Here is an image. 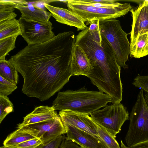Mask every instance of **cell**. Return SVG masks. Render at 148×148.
<instances>
[{
  "label": "cell",
  "instance_id": "cell-1",
  "mask_svg": "<svg viewBox=\"0 0 148 148\" xmlns=\"http://www.w3.org/2000/svg\"><path fill=\"white\" fill-rule=\"evenodd\" d=\"M75 38L73 31L60 33L45 42L28 45L11 57L8 60L24 79L23 93L44 101L69 81Z\"/></svg>",
  "mask_w": 148,
  "mask_h": 148
},
{
  "label": "cell",
  "instance_id": "cell-14",
  "mask_svg": "<svg viewBox=\"0 0 148 148\" xmlns=\"http://www.w3.org/2000/svg\"><path fill=\"white\" fill-rule=\"evenodd\" d=\"M92 69L87 54L82 48L75 43L71 60V72L72 76H87Z\"/></svg>",
  "mask_w": 148,
  "mask_h": 148
},
{
  "label": "cell",
  "instance_id": "cell-3",
  "mask_svg": "<svg viewBox=\"0 0 148 148\" xmlns=\"http://www.w3.org/2000/svg\"><path fill=\"white\" fill-rule=\"evenodd\" d=\"M113 103L112 97L100 91L88 90L84 87L76 90L59 92L52 104L55 110H69L88 115Z\"/></svg>",
  "mask_w": 148,
  "mask_h": 148
},
{
  "label": "cell",
  "instance_id": "cell-15",
  "mask_svg": "<svg viewBox=\"0 0 148 148\" xmlns=\"http://www.w3.org/2000/svg\"><path fill=\"white\" fill-rule=\"evenodd\" d=\"M59 115L52 106H38L23 118L22 123L17 125V128L51 120Z\"/></svg>",
  "mask_w": 148,
  "mask_h": 148
},
{
  "label": "cell",
  "instance_id": "cell-2",
  "mask_svg": "<svg viewBox=\"0 0 148 148\" xmlns=\"http://www.w3.org/2000/svg\"><path fill=\"white\" fill-rule=\"evenodd\" d=\"M99 25L94 29L88 27L81 31L76 36L75 43L86 53L92 66L88 78L97 84L106 85L119 78L121 67L110 44L101 33Z\"/></svg>",
  "mask_w": 148,
  "mask_h": 148
},
{
  "label": "cell",
  "instance_id": "cell-20",
  "mask_svg": "<svg viewBox=\"0 0 148 148\" xmlns=\"http://www.w3.org/2000/svg\"><path fill=\"white\" fill-rule=\"evenodd\" d=\"M18 72L8 60H0V76L16 85L18 79Z\"/></svg>",
  "mask_w": 148,
  "mask_h": 148
},
{
  "label": "cell",
  "instance_id": "cell-9",
  "mask_svg": "<svg viewBox=\"0 0 148 148\" xmlns=\"http://www.w3.org/2000/svg\"><path fill=\"white\" fill-rule=\"evenodd\" d=\"M59 115L64 125L73 126L99 138L97 124L89 115L67 110L60 111Z\"/></svg>",
  "mask_w": 148,
  "mask_h": 148
},
{
  "label": "cell",
  "instance_id": "cell-22",
  "mask_svg": "<svg viewBox=\"0 0 148 148\" xmlns=\"http://www.w3.org/2000/svg\"><path fill=\"white\" fill-rule=\"evenodd\" d=\"M97 126L99 138L102 141L106 148H121L115 138L97 124Z\"/></svg>",
  "mask_w": 148,
  "mask_h": 148
},
{
  "label": "cell",
  "instance_id": "cell-33",
  "mask_svg": "<svg viewBox=\"0 0 148 148\" xmlns=\"http://www.w3.org/2000/svg\"><path fill=\"white\" fill-rule=\"evenodd\" d=\"M0 148H20L16 146L7 147L4 145L1 146Z\"/></svg>",
  "mask_w": 148,
  "mask_h": 148
},
{
  "label": "cell",
  "instance_id": "cell-28",
  "mask_svg": "<svg viewBox=\"0 0 148 148\" xmlns=\"http://www.w3.org/2000/svg\"><path fill=\"white\" fill-rule=\"evenodd\" d=\"M64 135L60 136L45 145H41L38 148H58L66 137Z\"/></svg>",
  "mask_w": 148,
  "mask_h": 148
},
{
  "label": "cell",
  "instance_id": "cell-10",
  "mask_svg": "<svg viewBox=\"0 0 148 148\" xmlns=\"http://www.w3.org/2000/svg\"><path fill=\"white\" fill-rule=\"evenodd\" d=\"M132 17L130 46L140 35L148 32V0H145L130 10Z\"/></svg>",
  "mask_w": 148,
  "mask_h": 148
},
{
  "label": "cell",
  "instance_id": "cell-26",
  "mask_svg": "<svg viewBox=\"0 0 148 148\" xmlns=\"http://www.w3.org/2000/svg\"><path fill=\"white\" fill-rule=\"evenodd\" d=\"M17 88L16 85L0 76V95L7 96Z\"/></svg>",
  "mask_w": 148,
  "mask_h": 148
},
{
  "label": "cell",
  "instance_id": "cell-12",
  "mask_svg": "<svg viewBox=\"0 0 148 148\" xmlns=\"http://www.w3.org/2000/svg\"><path fill=\"white\" fill-rule=\"evenodd\" d=\"M64 126L66 134L65 138L74 142L82 148H106L98 137L72 126Z\"/></svg>",
  "mask_w": 148,
  "mask_h": 148
},
{
  "label": "cell",
  "instance_id": "cell-13",
  "mask_svg": "<svg viewBox=\"0 0 148 148\" xmlns=\"http://www.w3.org/2000/svg\"><path fill=\"white\" fill-rule=\"evenodd\" d=\"M44 5L57 21L75 27L78 31H82L88 27L81 17L69 9L54 6L46 3H45Z\"/></svg>",
  "mask_w": 148,
  "mask_h": 148
},
{
  "label": "cell",
  "instance_id": "cell-11",
  "mask_svg": "<svg viewBox=\"0 0 148 148\" xmlns=\"http://www.w3.org/2000/svg\"><path fill=\"white\" fill-rule=\"evenodd\" d=\"M28 126L38 131L37 137L41 139L43 145L66 134L59 115L53 119Z\"/></svg>",
  "mask_w": 148,
  "mask_h": 148
},
{
  "label": "cell",
  "instance_id": "cell-7",
  "mask_svg": "<svg viewBox=\"0 0 148 148\" xmlns=\"http://www.w3.org/2000/svg\"><path fill=\"white\" fill-rule=\"evenodd\" d=\"M90 115L96 124L115 138L124 122L129 118L127 108L121 103L107 105Z\"/></svg>",
  "mask_w": 148,
  "mask_h": 148
},
{
  "label": "cell",
  "instance_id": "cell-31",
  "mask_svg": "<svg viewBox=\"0 0 148 148\" xmlns=\"http://www.w3.org/2000/svg\"><path fill=\"white\" fill-rule=\"evenodd\" d=\"M121 148H148V140L130 146H126L122 140L121 141Z\"/></svg>",
  "mask_w": 148,
  "mask_h": 148
},
{
  "label": "cell",
  "instance_id": "cell-4",
  "mask_svg": "<svg viewBox=\"0 0 148 148\" xmlns=\"http://www.w3.org/2000/svg\"><path fill=\"white\" fill-rule=\"evenodd\" d=\"M66 5L68 9L79 15L86 22V25L94 20L101 21L123 16L132 8L130 3L116 2L103 3L86 0H69Z\"/></svg>",
  "mask_w": 148,
  "mask_h": 148
},
{
  "label": "cell",
  "instance_id": "cell-25",
  "mask_svg": "<svg viewBox=\"0 0 148 148\" xmlns=\"http://www.w3.org/2000/svg\"><path fill=\"white\" fill-rule=\"evenodd\" d=\"M27 1L22 0H0V12L13 11L18 5H26Z\"/></svg>",
  "mask_w": 148,
  "mask_h": 148
},
{
  "label": "cell",
  "instance_id": "cell-16",
  "mask_svg": "<svg viewBox=\"0 0 148 148\" xmlns=\"http://www.w3.org/2000/svg\"><path fill=\"white\" fill-rule=\"evenodd\" d=\"M38 131L28 125L23 126L8 135L3 142V145L15 146L25 141L38 138Z\"/></svg>",
  "mask_w": 148,
  "mask_h": 148
},
{
  "label": "cell",
  "instance_id": "cell-27",
  "mask_svg": "<svg viewBox=\"0 0 148 148\" xmlns=\"http://www.w3.org/2000/svg\"><path fill=\"white\" fill-rule=\"evenodd\" d=\"M42 145L43 143L41 139L36 138L22 143L16 146L20 148H38Z\"/></svg>",
  "mask_w": 148,
  "mask_h": 148
},
{
  "label": "cell",
  "instance_id": "cell-19",
  "mask_svg": "<svg viewBox=\"0 0 148 148\" xmlns=\"http://www.w3.org/2000/svg\"><path fill=\"white\" fill-rule=\"evenodd\" d=\"M19 23L15 18L0 22V40L16 35H21Z\"/></svg>",
  "mask_w": 148,
  "mask_h": 148
},
{
  "label": "cell",
  "instance_id": "cell-30",
  "mask_svg": "<svg viewBox=\"0 0 148 148\" xmlns=\"http://www.w3.org/2000/svg\"><path fill=\"white\" fill-rule=\"evenodd\" d=\"M58 148H82L74 142L71 140H67L65 138L62 140Z\"/></svg>",
  "mask_w": 148,
  "mask_h": 148
},
{
  "label": "cell",
  "instance_id": "cell-6",
  "mask_svg": "<svg viewBox=\"0 0 148 148\" xmlns=\"http://www.w3.org/2000/svg\"><path fill=\"white\" fill-rule=\"evenodd\" d=\"M130 123L125 138L127 146L148 140V107L141 89L130 114Z\"/></svg>",
  "mask_w": 148,
  "mask_h": 148
},
{
  "label": "cell",
  "instance_id": "cell-24",
  "mask_svg": "<svg viewBox=\"0 0 148 148\" xmlns=\"http://www.w3.org/2000/svg\"><path fill=\"white\" fill-rule=\"evenodd\" d=\"M132 84L145 91L144 98L148 107V75L142 76L138 74L134 79Z\"/></svg>",
  "mask_w": 148,
  "mask_h": 148
},
{
  "label": "cell",
  "instance_id": "cell-29",
  "mask_svg": "<svg viewBox=\"0 0 148 148\" xmlns=\"http://www.w3.org/2000/svg\"><path fill=\"white\" fill-rule=\"evenodd\" d=\"M17 15L13 11L0 12V22L14 19Z\"/></svg>",
  "mask_w": 148,
  "mask_h": 148
},
{
  "label": "cell",
  "instance_id": "cell-21",
  "mask_svg": "<svg viewBox=\"0 0 148 148\" xmlns=\"http://www.w3.org/2000/svg\"><path fill=\"white\" fill-rule=\"evenodd\" d=\"M16 35L0 40V60L5 59L6 56L15 48Z\"/></svg>",
  "mask_w": 148,
  "mask_h": 148
},
{
  "label": "cell",
  "instance_id": "cell-17",
  "mask_svg": "<svg viewBox=\"0 0 148 148\" xmlns=\"http://www.w3.org/2000/svg\"><path fill=\"white\" fill-rule=\"evenodd\" d=\"M21 14L23 18L43 23H47L51 15L50 12L34 6L31 1L27 2L26 5H18L15 7Z\"/></svg>",
  "mask_w": 148,
  "mask_h": 148
},
{
  "label": "cell",
  "instance_id": "cell-23",
  "mask_svg": "<svg viewBox=\"0 0 148 148\" xmlns=\"http://www.w3.org/2000/svg\"><path fill=\"white\" fill-rule=\"evenodd\" d=\"M13 111V105L8 97L0 95V123L7 115Z\"/></svg>",
  "mask_w": 148,
  "mask_h": 148
},
{
  "label": "cell",
  "instance_id": "cell-32",
  "mask_svg": "<svg viewBox=\"0 0 148 148\" xmlns=\"http://www.w3.org/2000/svg\"><path fill=\"white\" fill-rule=\"evenodd\" d=\"M88 1L103 3H112L117 2L114 0H86Z\"/></svg>",
  "mask_w": 148,
  "mask_h": 148
},
{
  "label": "cell",
  "instance_id": "cell-5",
  "mask_svg": "<svg viewBox=\"0 0 148 148\" xmlns=\"http://www.w3.org/2000/svg\"><path fill=\"white\" fill-rule=\"evenodd\" d=\"M101 33L110 44L115 54L117 62L120 67L128 69L126 64L130 54V43L127 34L122 29L120 21L112 18L99 21Z\"/></svg>",
  "mask_w": 148,
  "mask_h": 148
},
{
  "label": "cell",
  "instance_id": "cell-18",
  "mask_svg": "<svg viewBox=\"0 0 148 148\" xmlns=\"http://www.w3.org/2000/svg\"><path fill=\"white\" fill-rule=\"evenodd\" d=\"M148 55V32L140 36L130 46V57L139 58Z\"/></svg>",
  "mask_w": 148,
  "mask_h": 148
},
{
  "label": "cell",
  "instance_id": "cell-8",
  "mask_svg": "<svg viewBox=\"0 0 148 148\" xmlns=\"http://www.w3.org/2000/svg\"><path fill=\"white\" fill-rule=\"evenodd\" d=\"M21 30V36L28 45L42 43L52 39L55 36L52 31V24L49 21L43 23L21 17L18 20Z\"/></svg>",
  "mask_w": 148,
  "mask_h": 148
}]
</instances>
